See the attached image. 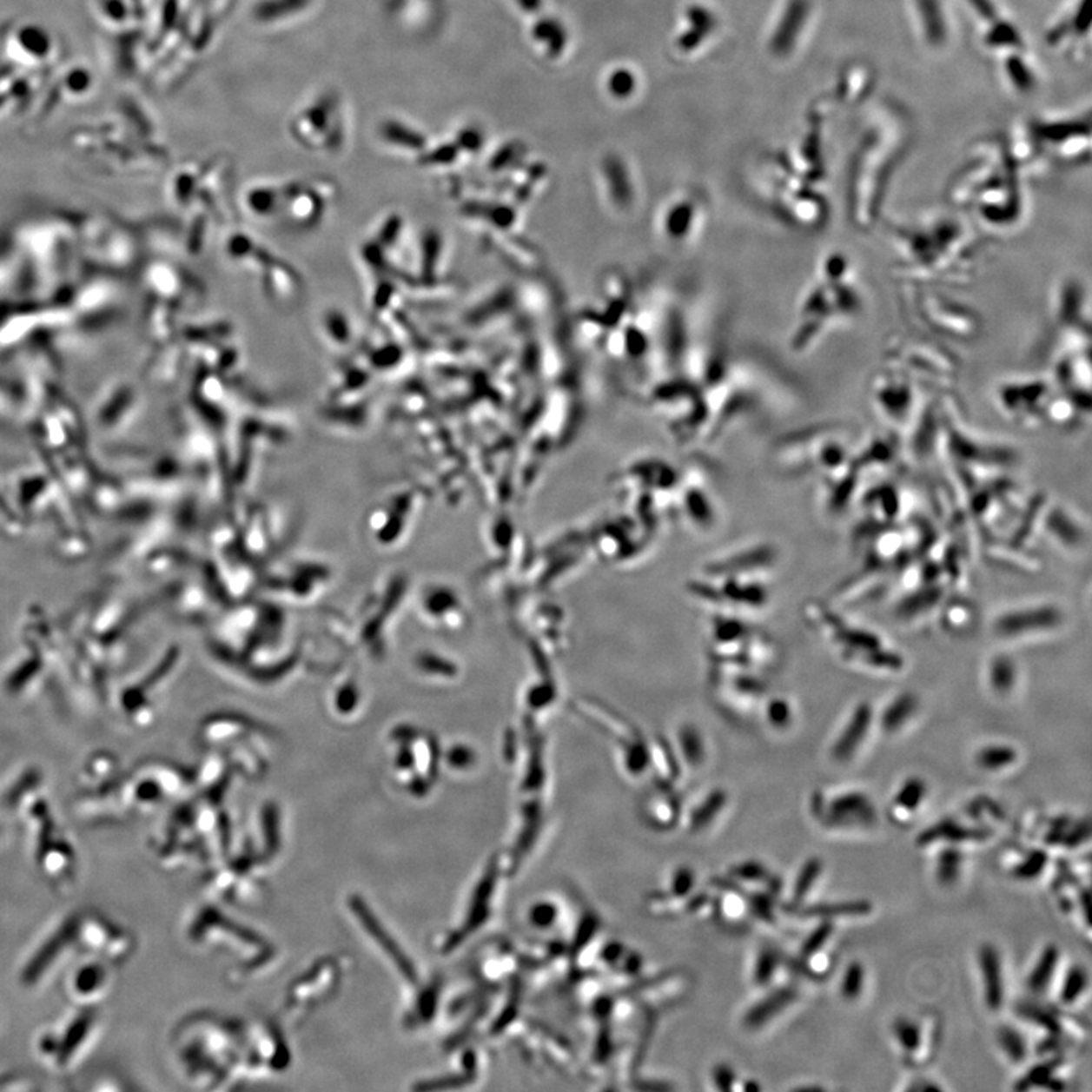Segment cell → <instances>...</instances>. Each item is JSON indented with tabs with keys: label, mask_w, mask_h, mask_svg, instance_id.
<instances>
[{
	"label": "cell",
	"mask_w": 1092,
	"mask_h": 1092,
	"mask_svg": "<svg viewBox=\"0 0 1092 1092\" xmlns=\"http://www.w3.org/2000/svg\"><path fill=\"white\" fill-rule=\"evenodd\" d=\"M902 284L949 287L971 278L982 251L977 231L953 215L896 225L890 229Z\"/></svg>",
	"instance_id": "obj_1"
},
{
	"label": "cell",
	"mask_w": 1092,
	"mask_h": 1092,
	"mask_svg": "<svg viewBox=\"0 0 1092 1092\" xmlns=\"http://www.w3.org/2000/svg\"><path fill=\"white\" fill-rule=\"evenodd\" d=\"M864 305L851 258L841 251L824 254L797 307L791 347L800 354L818 347L830 333L854 322Z\"/></svg>",
	"instance_id": "obj_2"
},
{
	"label": "cell",
	"mask_w": 1092,
	"mask_h": 1092,
	"mask_svg": "<svg viewBox=\"0 0 1092 1092\" xmlns=\"http://www.w3.org/2000/svg\"><path fill=\"white\" fill-rule=\"evenodd\" d=\"M123 943V929L97 912L73 913L50 931L22 968V983L30 988L44 985L67 962L81 957H101L113 962Z\"/></svg>",
	"instance_id": "obj_3"
},
{
	"label": "cell",
	"mask_w": 1092,
	"mask_h": 1092,
	"mask_svg": "<svg viewBox=\"0 0 1092 1092\" xmlns=\"http://www.w3.org/2000/svg\"><path fill=\"white\" fill-rule=\"evenodd\" d=\"M102 1033V1016L97 1008H81L43 1027L32 1041L36 1059L52 1073H69L85 1061Z\"/></svg>",
	"instance_id": "obj_4"
},
{
	"label": "cell",
	"mask_w": 1092,
	"mask_h": 1092,
	"mask_svg": "<svg viewBox=\"0 0 1092 1092\" xmlns=\"http://www.w3.org/2000/svg\"><path fill=\"white\" fill-rule=\"evenodd\" d=\"M902 286L909 314L937 341L970 343L982 334L983 319L979 311L943 292V287Z\"/></svg>",
	"instance_id": "obj_5"
},
{
	"label": "cell",
	"mask_w": 1092,
	"mask_h": 1092,
	"mask_svg": "<svg viewBox=\"0 0 1092 1092\" xmlns=\"http://www.w3.org/2000/svg\"><path fill=\"white\" fill-rule=\"evenodd\" d=\"M884 364L902 370L923 387L937 394H951L961 372V361L941 341L908 333L888 341Z\"/></svg>",
	"instance_id": "obj_6"
},
{
	"label": "cell",
	"mask_w": 1092,
	"mask_h": 1092,
	"mask_svg": "<svg viewBox=\"0 0 1092 1092\" xmlns=\"http://www.w3.org/2000/svg\"><path fill=\"white\" fill-rule=\"evenodd\" d=\"M1057 388L1049 375H1023L998 382L992 400L1002 418L1023 428L1045 427Z\"/></svg>",
	"instance_id": "obj_7"
},
{
	"label": "cell",
	"mask_w": 1092,
	"mask_h": 1092,
	"mask_svg": "<svg viewBox=\"0 0 1092 1092\" xmlns=\"http://www.w3.org/2000/svg\"><path fill=\"white\" fill-rule=\"evenodd\" d=\"M114 967L111 962L95 956L78 959L64 977V991L73 1006L99 1008L113 991Z\"/></svg>",
	"instance_id": "obj_8"
},
{
	"label": "cell",
	"mask_w": 1092,
	"mask_h": 1092,
	"mask_svg": "<svg viewBox=\"0 0 1092 1092\" xmlns=\"http://www.w3.org/2000/svg\"><path fill=\"white\" fill-rule=\"evenodd\" d=\"M1053 329L1091 331L1089 298L1081 281L1067 278L1057 286L1053 298Z\"/></svg>",
	"instance_id": "obj_9"
},
{
	"label": "cell",
	"mask_w": 1092,
	"mask_h": 1092,
	"mask_svg": "<svg viewBox=\"0 0 1092 1092\" xmlns=\"http://www.w3.org/2000/svg\"><path fill=\"white\" fill-rule=\"evenodd\" d=\"M1062 621L1059 610L1051 606L1006 612L996 622V630L1003 638H1021L1057 627Z\"/></svg>",
	"instance_id": "obj_10"
},
{
	"label": "cell",
	"mask_w": 1092,
	"mask_h": 1092,
	"mask_svg": "<svg viewBox=\"0 0 1092 1092\" xmlns=\"http://www.w3.org/2000/svg\"><path fill=\"white\" fill-rule=\"evenodd\" d=\"M827 819L835 825H856L876 821V809L862 792H847L830 801Z\"/></svg>",
	"instance_id": "obj_11"
},
{
	"label": "cell",
	"mask_w": 1092,
	"mask_h": 1092,
	"mask_svg": "<svg viewBox=\"0 0 1092 1092\" xmlns=\"http://www.w3.org/2000/svg\"><path fill=\"white\" fill-rule=\"evenodd\" d=\"M871 723V707L864 703L851 713V718L848 719V723L845 724V727L831 748V756L837 762H847L853 758L856 751L859 750V746L866 739Z\"/></svg>",
	"instance_id": "obj_12"
},
{
	"label": "cell",
	"mask_w": 1092,
	"mask_h": 1092,
	"mask_svg": "<svg viewBox=\"0 0 1092 1092\" xmlns=\"http://www.w3.org/2000/svg\"><path fill=\"white\" fill-rule=\"evenodd\" d=\"M979 967L982 977H983V986H985L986 1004L991 1010H998L1002 1008L1003 998H1004L1002 959H1000L997 949L991 943H985L980 947Z\"/></svg>",
	"instance_id": "obj_13"
},
{
	"label": "cell",
	"mask_w": 1092,
	"mask_h": 1092,
	"mask_svg": "<svg viewBox=\"0 0 1092 1092\" xmlns=\"http://www.w3.org/2000/svg\"><path fill=\"white\" fill-rule=\"evenodd\" d=\"M989 836H991L989 830L970 829L962 824L956 823L955 819L947 818L921 831L917 842L921 847H925L939 841L959 842V844L985 841Z\"/></svg>",
	"instance_id": "obj_14"
},
{
	"label": "cell",
	"mask_w": 1092,
	"mask_h": 1092,
	"mask_svg": "<svg viewBox=\"0 0 1092 1092\" xmlns=\"http://www.w3.org/2000/svg\"><path fill=\"white\" fill-rule=\"evenodd\" d=\"M872 904L866 900H856V902H842V903H819V904H811L804 906L797 910V915L800 917H813V918H835V917H862L871 913Z\"/></svg>",
	"instance_id": "obj_15"
},
{
	"label": "cell",
	"mask_w": 1092,
	"mask_h": 1092,
	"mask_svg": "<svg viewBox=\"0 0 1092 1092\" xmlns=\"http://www.w3.org/2000/svg\"><path fill=\"white\" fill-rule=\"evenodd\" d=\"M1059 949L1056 945H1047L1039 956L1036 965L1027 979V986L1033 992H1042L1050 985L1051 979L1059 963Z\"/></svg>",
	"instance_id": "obj_16"
},
{
	"label": "cell",
	"mask_w": 1092,
	"mask_h": 1092,
	"mask_svg": "<svg viewBox=\"0 0 1092 1092\" xmlns=\"http://www.w3.org/2000/svg\"><path fill=\"white\" fill-rule=\"evenodd\" d=\"M915 709L917 699L912 695H902L894 699L888 709H884L882 725L888 731H897L913 717Z\"/></svg>",
	"instance_id": "obj_17"
},
{
	"label": "cell",
	"mask_w": 1092,
	"mask_h": 1092,
	"mask_svg": "<svg viewBox=\"0 0 1092 1092\" xmlns=\"http://www.w3.org/2000/svg\"><path fill=\"white\" fill-rule=\"evenodd\" d=\"M1018 758L1016 750L1009 745H988L982 748L977 756L976 762L982 770L985 771H1000L1008 768L1010 764H1015Z\"/></svg>",
	"instance_id": "obj_18"
},
{
	"label": "cell",
	"mask_w": 1092,
	"mask_h": 1092,
	"mask_svg": "<svg viewBox=\"0 0 1092 1092\" xmlns=\"http://www.w3.org/2000/svg\"><path fill=\"white\" fill-rule=\"evenodd\" d=\"M798 996V992L794 988H783L780 991L774 992L770 998H766L764 1002L760 1003L758 1008L752 1010L750 1015L751 1024H762L764 1021L771 1018L772 1015L780 1012L782 1009L789 1006L791 1003L795 1002V998Z\"/></svg>",
	"instance_id": "obj_19"
},
{
	"label": "cell",
	"mask_w": 1092,
	"mask_h": 1092,
	"mask_svg": "<svg viewBox=\"0 0 1092 1092\" xmlns=\"http://www.w3.org/2000/svg\"><path fill=\"white\" fill-rule=\"evenodd\" d=\"M1016 681V669L1010 659L997 657L989 665V683L998 693H1009Z\"/></svg>",
	"instance_id": "obj_20"
},
{
	"label": "cell",
	"mask_w": 1092,
	"mask_h": 1092,
	"mask_svg": "<svg viewBox=\"0 0 1092 1092\" xmlns=\"http://www.w3.org/2000/svg\"><path fill=\"white\" fill-rule=\"evenodd\" d=\"M962 862H963V856H962L959 850H956V848L943 850V853L939 854V857H937V882L943 884V886L956 884L957 878L961 876Z\"/></svg>",
	"instance_id": "obj_21"
},
{
	"label": "cell",
	"mask_w": 1092,
	"mask_h": 1092,
	"mask_svg": "<svg viewBox=\"0 0 1092 1092\" xmlns=\"http://www.w3.org/2000/svg\"><path fill=\"white\" fill-rule=\"evenodd\" d=\"M927 794V786L924 780H921L918 777H910L909 780L904 782L900 791L896 795L897 806L903 811H917Z\"/></svg>",
	"instance_id": "obj_22"
},
{
	"label": "cell",
	"mask_w": 1092,
	"mask_h": 1092,
	"mask_svg": "<svg viewBox=\"0 0 1092 1092\" xmlns=\"http://www.w3.org/2000/svg\"><path fill=\"white\" fill-rule=\"evenodd\" d=\"M998 1042L1010 1061L1020 1063L1026 1061L1027 1045L1021 1033L1010 1026H1003L998 1030Z\"/></svg>",
	"instance_id": "obj_23"
},
{
	"label": "cell",
	"mask_w": 1092,
	"mask_h": 1092,
	"mask_svg": "<svg viewBox=\"0 0 1092 1092\" xmlns=\"http://www.w3.org/2000/svg\"><path fill=\"white\" fill-rule=\"evenodd\" d=\"M865 985V968L860 962H851L842 977L841 994L842 997L853 1002L860 997V994L864 991Z\"/></svg>",
	"instance_id": "obj_24"
},
{
	"label": "cell",
	"mask_w": 1092,
	"mask_h": 1092,
	"mask_svg": "<svg viewBox=\"0 0 1092 1092\" xmlns=\"http://www.w3.org/2000/svg\"><path fill=\"white\" fill-rule=\"evenodd\" d=\"M821 872H823V860L819 857H811L806 860V864L801 868L800 874L795 882L794 897L797 902L803 900L811 892L813 884L818 882Z\"/></svg>",
	"instance_id": "obj_25"
},
{
	"label": "cell",
	"mask_w": 1092,
	"mask_h": 1092,
	"mask_svg": "<svg viewBox=\"0 0 1092 1092\" xmlns=\"http://www.w3.org/2000/svg\"><path fill=\"white\" fill-rule=\"evenodd\" d=\"M1049 862V854L1042 850H1033L1014 868V877L1018 880H1035L1044 872Z\"/></svg>",
	"instance_id": "obj_26"
},
{
	"label": "cell",
	"mask_w": 1092,
	"mask_h": 1092,
	"mask_svg": "<svg viewBox=\"0 0 1092 1092\" xmlns=\"http://www.w3.org/2000/svg\"><path fill=\"white\" fill-rule=\"evenodd\" d=\"M1088 986V974L1085 968L1073 967L1063 979L1061 989V1000L1065 1004L1075 1003L1085 992Z\"/></svg>",
	"instance_id": "obj_27"
},
{
	"label": "cell",
	"mask_w": 1092,
	"mask_h": 1092,
	"mask_svg": "<svg viewBox=\"0 0 1092 1092\" xmlns=\"http://www.w3.org/2000/svg\"><path fill=\"white\" fill-rule=\"evenodd\" d=\"M894 1035H896L898 1044L902 1045L903 1050L908 1053H913L919 1049L921 1045V1030L918 1024L913 1023L909 1018H897L894 1026H892Z\"/></svg>",
	"instance_id": "obj_28"
},
{
	"label": "cell",
	"mask_w": 1092,
	"mask_h": 1092,
	"mask_svg": "<svg viewBox=\"0 0 1092 1092\" xmlns=\"http://www.w3.org/2000/svg\"><path fill=\"white\" fill-rule=\"evenodd\" d=\"M833 931H835V925H833V923H830L829 919H825V921H823L821 924L817 925V927L813 929L812 933L806 937L804 943H803V947H801V956H803L804 959H809V957H812L813 955H817L819 950L823 949L824 945L829 943V939L831 937V935H833Z\"/></svg>",
	"instance_id": "obj_29"
},
{
	"label": "cell",
	"mask_w": 1092,
	"mask_h": 1092,
	"mask_svg": "<svg viewBox=\"0 0 1092 1092\" xmlns=\"http://www.w3.org/2000/svg\"><path fill=\"white\" fill-rule=\"evenodd\" d=\"M1059 1061H1050V1062L1039 1063L1035 1069H1030L1027 1073L1026 1077L1016 1085V1089L1026 1091L1030 1088L1047 1087L1053 1081V1073L1056 1069Z\"/></svg>",
	"instance_id": "obj_30"
},
{
	"label": "cell",
	"mask_w": 1092,
	"mask_h": 1092,
	"mask_svg": "<svg viewBox=\"0 0 1092 1092\" xmlns=\"http://www.w3.org/2000/svg\"><path fill=\"white\" fill-rule=\"evenodd\" d=\"M1089 836H1091V825H1089V821L1085 819L1082 823L1069 824V830L1065 831L1061 844H1063L1065 847L1077 848L1079 845H1083L1089 839Z\"/></svg>",
	"instance_id": "obj_31"
},
{
	"label": "cell",
	"mask_w": 1092,
	"mask_h": 1092,
	"mask_svg": "<svg viewBox=\"0 0 1092 1092\" xmlns=\"http://www.w3.org/2000/svg\"><path fill=\"white\" fill-rule=\"evenodd\" d=\"M1024 1015H1026L1027 1018H1030V1020L1035 1021V1023H1038L1039 1026L1045 1027L1049 1032L1055 1033V1035H1059V1033L1062 1032V1029L1059 1026V1023H1057L1055 1018H1051L1050 1015L1047 1014V1012H1042V1010H1039V1009L1029 1006V1008L1024 1010Z\"/></svg>",
	"instance_id": "obj_32"
},
{
	"label": "cell",
	"mask_w": 1092,
	"mask_h": 1092,
	"mask_svg": "<svg viewBox=\"0 0 1092 1092\" xmlns=\"http://www.w3.org/2000/svg\"><path fill=\"white\" fill-rule=\"evenodd\" d=\"M776 965V956L770 951H764V955L760 956L758 965V980L760 983H766L772 977Z\"/></svg>",
	"instance_id": "obj_33"
},
{
	"label": "cell",
	"mask_w": 1092,
	"mask_h": 1092,
	"mask_svg": "<svg viewBox=\"0 0 1092 1092\" xmlns=\"http://www.w3.org/2000/svg\"><path fill=\"white\" fill-rule=\"evenodd\" d=\"M1069 824H1071V819H1069V817H1061V818H1057L1056 821H1055V824L1051 825L1049 835L1045 837L1047 844H1050V845L1061 844L1063 839V835H1065V831L1069 830Z\"/></svg>",
	"instance_id": "obj_34"
}]
</instances>
